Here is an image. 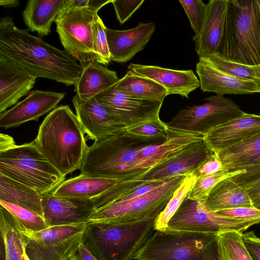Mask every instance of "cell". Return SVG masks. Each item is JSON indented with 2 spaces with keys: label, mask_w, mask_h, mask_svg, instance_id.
Masks as SVG:
<instances>
[{
  "label": "cell",
  "mask_w": 260,
  "mask_h": 260,
  "mask_svg": "<svg viewBox=\"0 0 260 260\" xmlns=\"http://www.w3.org/2000/svg\"><path fill=\"white\" fill-rule=\"evenodd\" d=\"M0 174L27 185L41 195L53 192L64 180L34 141L0 152Z\"/></svg>",
  "instance_id": "52a82bcc"
},
{
  "label": "cell",
  "mask_w": 260,
  "mask_h": 260,
  "mask_svg": "<svg viewBox=\"0 0 260 260\" xmlns=\"http://www.w3.org/2000/svg\"><path fill=\"white\" fill-rule=\"evenodd\" d=\"M157 217L130 223L88 222L82 242L97 260H134Z\"/></svg>",
  "instance_id": "5b68a950"
},
{
  "label": "cell",
  "mask_w": 260,
  "mask_h": 260,
  "mask_svg": "<svg viewBox=\"0 0 260 260\" xmlns=\"http://www.w3.org/2000/svg\"><path fill=\"white\" fill-rule=\"evenodd\" d=\"M128 69L158 83L167 90L168 95L179 94L188 99L189 94L200 87L199 79L191 70H177L133 63L129 64Z\"/></svg>",
  "instance_id": "603a6c76"
},
{
  "label": "cell",
  "mask_w": 260,
  "mask_h": 260,
  "mask_svg": "<svg viewBox=\"0 0 260 260\" xmlns=\"http://www.w3.org/2000/svg\"><path fill=\"white\" fill-rule=\"evenodd\" d=\"M179 2L188 17L191 27L195 33L194 35H197L204 23L207 4L201 0H180Z\"/></svg>",
  "instance_id": "ab89813d"
},
{
  "label": "cell",
  "mask_w": 260,
  "mask_h": 260,
  "mask_svg": "<svg viewBox=\"0 0 260 260\" xmlns=\"http://www.w3.org/2000/svg\"><path fill=\"white\" fill-rule=\"evenodd\" d=\"M118 180L82 174L64 180L53 192L54 196L93 200L115 185Z\"/></svg>",
  "instance_id": "484cf974"
},
{
  "label": "cell",
  "mask_w": 260,
  "mask_h": 260,
  "mask_svg": "<svg viewBox=\"0 0 260 260\" xmlns=\"http://www.w3.org/2000/svg\"><path fill=\"white\" fill-rule=\"evenodd\" d=\"M168 128L167 123L158 116L127 128L126 131L129 134L142 138H166Z\"/></svg>",
  "instance_id": "f35d334b"
},
{
  "label": "cell",
  "mask_w": 260,
  "mask_h": 260,
  "mask_svg": "<svg viewBox=\"0 0 260 260\" xmlns=\"http://www.w3.org/2000/svg\"><path fill=\"white\" fill-rule=\"evenodd\" d=\"M0 231L5 260H25V244L21 228L12 214L1 205Z\"/></svg>",
  "instance_id": "1f68e13d"
},
{
  "label": "cell",
  "mask_w": 260,
  "mask_h": 260,
  "mask_svg": "<svg viewBox=\"0 0 260 260\" xmlns=\"http://www.w3.org/2000/svg\"><path fill=\"white\" fill-rule=\"evenodd\" d=\"M196 71L203 92H212L221 95L260 92L254 82L229 76L204 59H199Z\"/></svg>",
  "instance_id": "cb8c5ba5"
},
{
  "label": "cell",
  "mask_w": 260,
  "mask_h": 260,
  "mask_svg": "<svg viewBox=\"0 0 260 260\" xmlns=\"http://www.w3.org/2000/svg\"><path fill=\"white\" fill-rule=\"evenodd\" d=\"M72 103L84 133L90 139L101 140L127 129L116 122L94 98L84 101L76 94Z\"/></svg>",
  "instance_id": "d6986e66"
},
{
  "label": "cell",
  "mask_w": 260,
  "mask_h": 260,
  "mask_svg": "<svg viewBox=\"0 0 260 260\" xmlns=\"http://www.w3.org/2000/svg\"><path fill=\"white\" fill-rule=\"evenodd\" d=\"M17 27L9 16L0 18V59L32 76L75 85L83 68L67 51L59 49Z\"/></svg>",
  "instance_id": "6da1fadb"
},
{
  "label": "cell",
  "mask_w": 260,
  "mask_h": 260,
  "mask_svg": "<svg viewBox=\"0 0 260 260\" xmlns=\"http://www.w3.org/2000/svg\"><path fill=\"white\" fill-rule=\"evenodd\" d=\"M244 173V171L227 172L222 170L213 174L197 179L186 198L203 202L211 190L220 181Z\"/></svg>",
  "instance_id": "8d00e7d4"
},
{
  "label": "cell",
  "mask_w": 260,
  "mask_h": 260,
  "mask_svg": "<svg viewBox=\"0 0 260 260\" xmlns=\"http://www.w3.org/2000/svg\"><path fill=\"white\" fill-rule=\"evenodd\" d=\"M260 133V115L244 113L212 129L204 140L215 154Z\"/></svg>",
  "instance_id": "ffe728a7"
},
{
  "label": "cell",
  "mask_w": 260,
  "mask_h": 260,
  "mask_svg": "<svg viewBox=\"0 0 260 260\" xmlns=\"http://www.w3.org/2000/svg\"><path fill=\"white\" fill-rule=\"evenodd\" d=\"M98 12L87 8H63L54 22L64 49L84 68L96 61L92 24Z\"/></svg>",
  "instance_id": "8fae6325"
},
{
  "label": "cell",
  "mask_w": 260,
  "mask_h": 260,
  "mask_svg": "<svg viewBox=\"0 0 260 260\" xmlns=\"http://www.w3.org/2000/svg\"><path fill=\"white\" fill-rule=\"evenodd\" d=\"M120 79L115 71L96 61L83 68L74 91L82 100H88L115 85Z\"/></svg>",
  "instance_id": "4316f807"
},
{
  "label": "cell",
  "mask_w": 260,
  "mask_h": 260,
  "mask_svg": "<svg viewBox=\"0 0 260 260\" xmlns=\"http://www.w3.org/2000/svg\"><path fill=\"white\" fill-rule=\"evenodd\" d=\"M69 260H97L86 247L81 242L78 249Z\"/></svg>",
  "instance_id": "bcb514c9"
},
{
  "label": "cell",
  "mask_w": 260,
  "mask_h": 260,
  "mask_svg": "<svg viewBox=\"0 0 260 260\" xmlns=\"http://www.w3.org/2000/svg\"><path fill=\"white\" fill-rule=\"evenodd\" d=\"M43 218L48 226L88 222L95 212L94 200L42 195Z\"/></svg>",
  "instance_id": "2e32d148"
},
{
  "label": "cell",
  "mask_w": 260,
  "mask_h": 260,
  "mask_svg": "<svg viewBox=\"0 0 260 260\" xmlns=\"http://www.w3.org/2000/svg\"><path fill=\"white\" fill-rule=\"evenodd\" d=\"M196 178L187 175L174 192L165 209L157 216L154 224L155 231H165L169 221L178 209L194 184Z\"/></svg>",
  "instance_id": "836d02e7"
},
{
  "label": "cell",
  "mask_w": 260,
  "mask_h": 260,
  "mask_svg": "<svg viewBox=\"0 0 260 260\" xmlns=\"http://www.w3.org/2000/svg\"><path fill=\"white\" fill-rule=\"evenodd\" d=\"M66 0H29L22 12L27 29L40 37L51 32V26L63 8Z\"/></svg>",
  "instance_id": "83f0119b"
},
{
  "label": "cell",
  "mask_w": 260,
  "mask_h": 260,
  "mask_svg": "<svg viewBox=\"0 0 260 260\" xmlns=\"http://www.w3.org/2000/svg\"><path fill=\"white\" fill-rule=\"evenodd\" d=\"M66 93L36 90L11 109L0 114V126L17 127L39 118L57 107Z\"/></svg>",
  "instance_id": "e0dca14e"
},
{
  "label": "cell",
  "mask_w": 260,
  "mask_h": 260,
  "mask_svg": "<svg viewBox=\"0 0 260 260\" xmlns=\"http://www.w3.org/2000/svg\"><path fill=\"white\" fill-rule=\"evenodd\" d=\"M246 190L253 207L260 210V179Z\"/></svg>",
  "instance_id": "f6af8a7d"
},
{
  "label": "cell",
  "mask_w": 260,
  "mask_h": 260,
  "mask_svg": "<svg viewBox=\"0 0 260 260\" xmlns=\"http://www.w3.org/2000/svg\"><path fill=\"white\" fill-rule=\"evenodd\" d=\"M257 224L220 215L207 210L201 202L186 198L168 222L166 231L177 232L220 233L229 231L242 233Z\"/></svg>",
  "instance_id": "7c38bea8"
},
{
  "label": "cell",
  "mask_w": 260,
  "mask_h": 260,
  "mask_svg": "<svg viewBox=\"0 0 260 260\" xmlns=\"http://www.w3.org/2000/svg\"><path fill=\"white\" fill-rule=\"evenodd\" d=\"M200 105L187 106L167 123L177 131L205 136L212 129L236 118L244 112L232 100L216 94L205 99Z\"/></svg>",
  "instance_id": "30bf717a"
},
{
  "label": "cell",
  "mask_w": 260,
  "mask_h": 260,
  "mask_svg": "<svg viewBox=\"0 0 260 260\" xmlns=\"http://www.w3.org/2000/svg\"><path fill=\"white\" fill-rule=\"evenodd\" d=\"M204 140L200 134L168 128L162 143L144 147L139 152L133 170L134 180L143 173L161 163L190 144Z\"/></svg>",
  "instance_id": "ac0fdd59"
},
{
  "label": "cell",
  "mask_w": 260,
  "mask_h": 260,
  "mask_svg": "<svg viewBox=\"0 0 260 260\" xmlns=\"http://www.w3.org/2000/svg\"><path fill=\"white\" fill-rule=\"evenodd\" d=\"M118 91L129 96L147 101H161L167 90L154 81L128 70L115 85Z\"/></svg>",
  "instance_id": "4dcf8cb0"
},
{
  "label": "cell",
  "mask_w": 260,
  "mask_h": 260,
  "mask_svg": "<svg viewBox=\"0 0 260 260\" xmlns=\"http://www.w3.org/2000/svg\"><path fill=\"white\" fill-rule=\"evenodd\" d=\"M0 205L12 214L22 231L37 232L48 227L43 217L30 210L3 200Z\"/></svg>",
  "instance_id": "d590c367"
},
{
  "label": "cell",
  "mask_w": 260,
  "mask_h": 260,
  "mask_svg": "<svg viewBox=\"0 0 260 260\" xmlns=\"http://www.w3.org/2000/svg\"><path fill=\"white\" fill-rule=\"evenodd\" d=\"M16 145L13 138L6 134L0 135V152H4Z\"/></svg>",
  "instance_id": "7dc6e473"
},
{
  "label": "cell",
  "mask_w": 260,
  "mask_h": 260,
  "mask_svg": "<svg viewBox=\"0 0 260 260\" xmlns=\"http://www.w3.org/2000/svg\"><path fill=\"white\" fill-rule=\"evenodd\" d=\"M213 153L204 140L192 143L131 181H157L180 175H191Z\"/></svg>",
  "instance_id": "9a60e30c"
},
{
  "label": "cell",
  "mask_w": 260,
  "mask_h": 260,
  "mask_svg": "<svg viewBox=\"0 0 260 260\" xmlns=\"http://www.w3.org/2000/svg\"><path fill=\"white\" fill-rule=\"evenodd\" d=\"M155 30L153 22H140L133 28L124 30L110 29L105 32L111 60L125 63L143 50Z\"/></svg>",
  "instance_id": "44dd1931"
},
{
  "label": "cell",
  "mask_w": 260,
  "mask_h": 260,
  "mask_svg": "<svg viewBox=\"0 0 260 260\" xmlns=\"http://www.w3.org/2000/svg\"><path fill=\"white\" fill-rule=\"evenodd\" d=\"M116 18L122 25L144 3V0H112Z\"/></svg>",
  "instance_id": "60d3db41"
},
{
  "label": "cell",
  "mask_w": 260,
  "mask_h": 260,
  "mask_svg": "<svg viewBox=\"0 0 260 260\" xmlns=\"http://www.w3.org/2000/svg\"><path fill=\"white\" fill-rule=\"evenodd\" d=\"M228 0H211L207 4L201 31L192 38L199 59L217 54L223 32Z\"/></svg>",
  "instance_id": "7402d4cb"
},
{
  "label": "cell",
  "mask_w": 260,
  "mask_h": 260,
  "mask_svg": "<svg viewBox=\"0 0 260 260\" xmlns=\"http://www.w3.org/2000/svg\"><path fill=\"white\" fill-rule=\"evenodd\" d=\"M105 25L102 19L95 14L92 24L93 50L96 61L101 64L107 65L111 61L108 45Z\"/></svg>",
  "instance_id": "74e56055"
},
{
  "label": "cell",
  "mask_w": 260,
  "mask_h": 260,
  "mask_svg": "<svg viewBox=\"0 0 260 260\" xmlns=\"http://www.w3.org/2000/svg\"><path fill=\"white\" fill-rule=\"evenodd\" d=\"M222 170H224L222 163L217 154L213 153L207 157L191 175L196 179H199Z\"/></svg>",
  "instance_id": "7bdbcfd3"
},
{
  "label": "cell",
  "mask_w": 260,
  "mask_h": 260,
  "mask_svg": "<svg viewBox=\"0 0 260 260\" xmlns=\"http://www.w3.org/2000/svg\"><path fill=\"white\" fill-rule=\"evenodd\" d=\"M84 132L68 105L52 110L41 124L34 141L40 152L63 176L80 169L87 145Z\"/></svg>",
  "instance_id": "7a4b0ae2"
},
{
  "label": "cell",
  "mask_w": 260,
  "mask_h": 260,
  "mask_svg": "<svg viewBox=\"0 0 260 260\" xmlns=\"http://www.w3.org/2000/svg\"><path fill=\"white\" fill-rule=\"evenodd\" d=\"M88 222L22 231L25 252L30 260H69L78 249Z\"/></svg>",
  "instance_id": "9c48e42d"
},
{
  "label": "cell",
  "mask_w": 260,
  "mask_h": 260,
  "mask_svg": "<svg viewBox=\"0 0 260 260\" xmlns=\"http://www.w3.org/2000/svg\"><path fill=\"white\" fill-rule=\"evenodd\" d=\"M36 79L19 67L0 59V113L26 95Z\"/></svg>",
  "instance_id": "d4e9b609"
},
{
  "label": "cell",
  "mask_w": 260,
  "mask_h": 260,
  "mask_svg": "<svg viewBox=\"0 0 260 260\" xmlns=\"http://www.w3.org/2000/svg\"><path fill=\"white\" fill-rule=\"evenodd\" d=\"M186 176L168 178L146 194L129 200L113 202L95 211L89 222L130 223L157 217Z\"/></svg>",
  "instance_id": "ba28073f"
},
{
  "label": "cell",
  "mask_w": 260,
  "mask_h": 260,
  "mask_svg": "<svg viewBox=\"0 0 260 260\" xmlns=\"http://www.w3.org/2000/svg\"><path fill=\"white\" fill-rule=\"evenodd\" d=\"M111 2L112 0H89L88 8L98 12L104 6Z\"/></svg>",
  "instance_id": "c3c4849f"
},
{
  "label": "cell",
  "mask_w": 260,
  "mask_h": 260,
  "mask_svg": "<svg viewBox=\"0 0 260 260\" xmlns=\"http://www.w3.org/2000/svg\"><path fill=\"white\" fill-rule=\"evenodd\" d=\"M0 5L7 9L16 8L20 5V2L18 0H0Z\"/></svg>",
  "instance_id": "681fc988"
},
{
  "label": "cell",
  "mask_w": 260,
  "mask_h": 260,
  "mask_svg": "<svg viewBox=\"0 0 260 260\" xmlns=\"http://www.w3.org/2000/svg\"><path fill=\"white\" fill-rule=\"evenodd\" d=\"M218 234L155 231L133 258L134 260H219Z\"/></svg>",
  "instance_id": "8992f818"
},
{
  "label": "cell",
  "mask_w": 260,
  "mask_h": 260,
  "mask_svg": "<svg viewBox=\"0 0 260 260\" xmlns=\"http://www.w3.org/2000/svg\"><path fill=\"white\" fill-rule=\"evenodd\" d=\"M216 154L225 171H245L230 178L244 189L260 179V133Z\"/></svg>",
  "instance_id": "5bb4252c"
},
{
  "label": "cell",
  "mask_w": 260,
  "mask_h": 260,
  "mask_svg": "<svg viewBox=\"0 0 260 260\" xmlns=\"http://www.w3.org/2000/svg\"><path fill=\"white\" fill-rule=\"evenodd\" d=\"M0 200L27 209L43 217L42 195L34 189L2 174Z\"/></svg>",
  "instance_id": "f546056e"
},
{
  "label": "cell",
  "mask_w": 260,
  "mask_h": 260,
  "mask_svg": "<svg viewBox=\"0 0 260 260\" xmlns=\"http://www.w3.org/2000/svg\"><path fill=\"white\" fill-rule=\"evenodd\" d=\"M94 98L116 122L126 128L159 116L163 102L129 96L116 89L115 85Z\"/></svg>",
  "instance_id": "4fadbf2b"
},
{
  "label": "cell",
  "mask_w": 260,
  "mask_h": 260,
  "mask_svg": "<svg viewBox=\"0 0 260 260\" xmlns=\"http://www.w3.org/2000/svg\"><path fill=\"white\" fill-rule=\"evenodd\" d=\"M25 260H30L29 258H28V257L27 256V255L25 253Z\"/></svg>",
  "instance_id": "816d5d0a"
},
{
  "label": "cell",
  "mask_w": 260,
  "mask_h": 260,
  "mask_svg": "<svg viewBox=\"0 0 260 260\" xmlns=\"http://www.w3.org/2000/svg\"><path fill=\"white\" fill-rule=\"evenodd\" d=\"M204 60L228 75L242 80L255 82L260 73V66L241 64L225 60L217 55H213Z\"/></svg>",
  "instance_id": "e575fe53"
},
{
  "label": "cell",
  "mask_w": 260,
  "mask_h": 260,
  "mask_svg": "<svg viewBox=\"0 0 260 260\" xmlns=\"http://www.w3.org/2000/svg\"><path fill=\"white\" fill-rule=\"evenodd\" d=\"M218 214L243 220L260 223V210L254 207H239L215 212Z\"/></svg>",
  "instance_id": "b9f144b4"
},
{
  "label": "cell",
  "mask_w": 260,
  "mask_h": 260,
  "mask_svg": "<svg viewBox=\"0 0 260 260\" xmlns=\"http://www.w3.org/2000/svg\"><path fill=\"white\" fill-rule=\"evenodd\" d=\"M216 55L241 64L260 66V0H228Z\"/></svg>",
  "instance_id": "277c9868"
},
{
  "label": "cell",
  "mask_w": 260,
  "mask_h": 260,
  "mask_svg": "<svg viewBox=\"0 0 260 260\" xmlns=\"http://www.w3.org/2000/svg\"><path fill=\"white\" fill-rule=\"evenodd\" d=\"M242 235L236 231L218 234L219 260H253L244 245Z\"/></svg>",
  "instance_id": "d6a6232c"
},
{
  "label": "cell",
  "mask_w": 260,
  "mask_h": 260,
  "mask_svg": "<svg viewBox=\"0 0 260 260\" xmlns=\"http://www.w3.org/2000/svg\"><path fill=\"white\" fill-rule=\"evenodd\" d=\"M208 211L216 212L239 207H253L246 190L230 178L217 183L202 202Z\"/></svg>",
  "instance_id": "f1b7e54d"
},
{
  "label": "cell",
  "mask_w": 260,
  "mask_h": 260,
  "mask_svg": "<svg viewBox=\"0 0 260 260\" xmlns=\"http://www.w3.org/2000/svg\"><path fill=\"white\" fill-rule=\"evenodd\" d=\"M166 138H142L125 130L94 141L87 146L79 169L80 174L119 181H131L139 151L144 147L162 143Z\"/></svg>",
  "instance_id": "3957f363"
},
{
  "label": "cell",
  "mask_w": 260,
  "mask_h": 260,
  "mask_svg": "<svg viewBox=\"0 0 260 260\" xmlns=\"http://www.w3.org/2000/svg\"><path fill=\"white\" fill-rule=\"evenodd\" d=\"M244 245L253 260H260V238L253 231L242 235Z\"/></svg>",
  "instance_id": "ee69618b"
},
{
  "label": "cell",
  "mask_w": 260,
  "mask_h": 260,
  "mask_svg": "<svg viewBox=\"0 0 260 260\" xmlns=\"http://www.w3.org/2000/svg\"><path fill=\"white\" fill-rule=\"evenodd\" d=\"M255 84L257 85V88L260 91V73L258 74L256 80L255 81Z\"/></svg>",
  "instance_id": "f907efd6"
}]
</instances>
